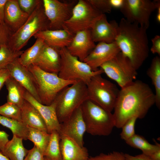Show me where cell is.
I'll return each mask as SVG.
<instances>
[{"instance_id":"f546056e","label":"cell","mask_w":160,"mask_h":160,"mask_svg":"<svg viewBox=\"0 0 160 160\" xmlns=\"http://www.w3.org/2000/svg\"><path fill=\"white\" fill-rule=\"evenodd\" d=\"M50 134L49 143L44 153V157L46 160H62L60 134L55 131Z\"/></svg>"},{"instance_id":"9a60e30c","label":"cell","mask_w":160,"mask_h":160,"mask_svg":"<svg viewBox=\"0 0 160 160\" xmlns=\"http://www.w3.org/2000/svg\"><path fill=\"white\" fill-rule=\"evenodd\" d=\"M86 132L85 124L81 107L77 109L66 120L60 123L59 134L66 135L84 146V135Z\"/></svg>"},{"instance_id":"7bdbcfd3","label":"cell","mask_w":160,"mask_h":160,"mask_svg":"<svg viewBox=\"0 0 160 160\" xmlns=\"http://www.w3.org/2000/svg\"><path fill=\"white\" fill-rule=\"evenodd\" d=\"M9 135L4 131L0 130V152L9 141Z\"/></svg>"},{"instance_id":"83f0119b","label":"cell","mask_w":160,"mask_h":160,"mask_svg":"<svg viewBox=\"0 0 160 160\" xmlns=\"http://www.w3.org/2000/svg\"><path fill=\"white\" fill-rule=\"evenodd\" d=\"M125 142L130 146L141 150L142 153L148 156L160 148V144L155 141V144H151L143 136L136 134Z\"/></svg>"},{"instance_id":"5bb4252c","label":"cell","mask_w":160,"mask_h":160,"mask_svg":"<svg viewBox=\"0 0 160 160\" xmlns=\"http://www.w3.org/2000/svg\"><path fill=\"white\" fill-rule=\"evenodd\" d=\"M118 23L115 20L109 22L105 14H102L95 21L90 29L91 35L95 42L111 43L115 41Z\"/></svg>"},{"instance_id":"c3c4849f","label":"cell","mask_w":160,"mask_h":160,"mask_svg":"<svg viewBox=\"0 0 160 160\" xmlns=\"http://www.w3.org/2000/svg\"><path fill=\"white\" fill-rule=\"evenodd\" d=\"M0 160H9L7 157L0 153Z\"/></svg>"},{"instance_id":"7c38bea8","label":"cell","mask_w":160,"mask_h":160,"mask_svg":"<svg viewBox=\"0 0 160 160\" xmlns=\"http://www.w3.org/2000/svg\"><path fill=\"white\" fill-rule=\"evenodd\" d=\"M45 15L49 22L50 30L63 29L64 23L71 17L77 1L43 0Z\"/></svg>"},{"instance_id":"603a6c76","label":"cell","mask_w":160,"mask_h":160,"mask_svg":"<svg viewBox=\"0 0 160 160\" xmlns=\"http://www.w3.org/2000/svg\"><path fill=\"white\" fill-rule=\"evenodd\" d=\"M21 109V121L28 127L48 133L45 121L32 104L25 100Z\"/></svg>"},{"instance_id":"d6a6232c","label":"cell","mask_w":160,"mask_h":160,"mask_svg":"<svg viewBox=\"0 0 160 160\" xmlns=\"http://www.w3.org/2000/svg\"><path fill=\"white\" fill-rule=\"evenodd\" d=\"M0 115L21 121L20 108L7 102L0 106Z\"/></svg>"},{"instance_id":"ab89813d","label":"cell","mask_w":160,"mask_h":160,"mask_svg":"<svg viewBox=\"0 0 160 160\" xmlns=\"http://www.w3.org/2000/svg\"><path fill=\"white\" fill-rule=\"evenodd\" d=\"M152 45L150 49L151 52L153 54H157L160 56V36L156 35L151 39Z\"/></svg>"},{"instance_id":"9c48e42d","label":"cell","mask_w":160,"mask_h":160,"mask_svg":"<svg viewBox=\"0 0 160 160\" xmlns=\"http://www.w3.org/2000/svg\"><path fill=\"white\" fill-rule=\"evenodd\" d=\"M102 14L88 0H79L73 8L71 17L64 23L63 29L73 35L78 32L90 29Z\"/></svg>"},{"instance_id":"3957f363","label":"cell","mask_w":160,"mask_h":160,"mask_svg":"<svg viewBox=\"0 0 160 160\" xmlns=\"http://www.w3.org/2000/svg\"><path fill=\"white\" fill-rule=\"evenodd\" d=\"M86 132L94 136H107L115 127L113 114L87 99L81 106Z\"/></svg>"},{"instance_id":"52a82bcc","label":"cell","mask_w":160,"mask_h":160,"mask_svg":"<svg viewBox=\"0 0 160 160\" xmlns=\"http://www.w3.org/2000/svg\"><path fill=\"white\" fill-rule=\"evenodd\" d=\"M61 65L58 75L66 80L81 81L86 85L94 76L103 73L100 68L94 71L84 62L71 55L66 48L59 49Z\"/></svg>"},{"instance_id":"e575fe53","label":"cell","mask_w":160,"mask_h":160,"mask_svg":"<svg viewBox=\"0 0 160 160\" xmlns=\"http://www.w3.org/2000/svg\"><path fill=\"white\" fill-rule=\"evenodd\" d=\"M88 160H126L124 153L121 152L113 151L106 154L101 153L95 156H90Z\"/></svg>"},{"instance_id":"f35d334b","label":"cell","mask_w":160,"mask_h":160,"mask_svg":"<svg viewBox=\"0 0 160 160\" xmlns=\"http://www.w3.org/2000/svg\"><path fill=\"white\" fill-rule=\"evenodd\" d=\"M24 160H46L43 153L36 146L28 152Z\"/></svg>"},{"instance_id":"d6986e66","label":"cell","mask_w":160,"mask_h":160,"mask_svg":"<svg viewBox=\"0 0 160 160\" xmlns=\"http://www.w3.org/2000/svg\"><path fill=\"white\" fill-rule=\"evenodd\" d=\"M10 76L19 83L35 99L40 103L33 76L27 68L16 60L6 68Z\"/></svg>"},{"instance_id":"277c9868","label":"cell","mask_w":160,"mask_h":160,"mask_svg":"<svg viewBox=\"0 0 160 160\" xmlns=\"http://www.w3.org/2000/svg\"><path fill=\"white\" fill-rule=\"evenodd\" d=\"M27 68L34 78L40 103L45 105L51 104L62 90L77 81L63 79L58 74L45 72L33 63Z\"/></svg>"},{"instance_id":"5b68a950","label":"cell","mask_w":160,"mask_h":160,"mask_svg":"<svg viewBox=\"0 0 160 160\" xmlns=\"http://www.w3.org/2000/svg\"><path fill=\"white\" fill-rule=\"evenodd\" d=\"M49 27V22L45 15L41 0L23 25L12 34L8 45L15 51H20L34 34L50 29Z\"/></svg>"},{"instance_id":"ffe728a7","label":"cell","mask_w":160,"mask_h":160,"mask_svg":"<svg viewBox=\"0 0 160 160\" xmlns=\"http://www.w3.org/2000/svg\"><path fill=\"white\" fill-rule=\"evenodd\" d=\"M60 145L62 160H88L87 148L80 145L74 139L63 134H60Z\"/></svg>"},{"instance_id":"6da1fadb","label":"cell","mask_w":160,"mask_h":160,"mask_svg":"<svg viewBox=\"0 0 160 160\" xmlns=\"http://www.w3.org/2000/svg\"><path fill=\"white\" fill-rule=\"evenodd\" d=\"M155 102V93L148 84L141 81H134L121 88L113 109L115 127L121 128L133 116L144 118Z\"/></svg>"},{"instance_id":"1f68e13d","label":"cell","mask_w":160,"mask_h":160,"mask_svg":"<svg viewBox=\"0 0 160 160\" xmlns=\"http://www.w3.org/2000/svg\"><path fill=\"white\" fill-rule=\"evenodd\" d=\"M23 52L15 51L8 44L2 45L0 47V70L6 68L8 65L17 60Z\"/></svg>"},{"instance_id":"484cf974","label":"cell","mask_w":160,"mask_h":160,"mask_svg":"<svg viewBox=\"0 0 160 160\" xmlns=\"http://www.w3.org/2000/svg\"><path fill=\"white\" fill-rule=\"evenodd\" d=\"M151 79L155 89V104L160 108V57L157 56L152 60L151 65L146 72Z\"/></svg>"},{"instance_id":"f6af8a7d","label":"cell","mask_w":160,"mask_h":160,"mask_svg":"<svg viewBox=\"0 0 160 160\" xmlns=\"http://www.w3.org/2000/svg\"><path fill=\"white\" fill-rule=\"evenodd\" d=\"M112 8H119L122 6L124 0H110Z\"/></svg>"},{"instance_id":"e0dca14e","label":"cell","mask_w":160,"mask_h":160,"mask_svg":"<svg viewBox=\"0 0 160 160\" xmlns=\"http://www.w3.org/2000/svg\"><path fill=\"white\" fill-rule=\"evenodd\" d=\"M33 64L45 72L58 74L61 65L59 49L45 43Z\"/></svg>"},{"instance_id":"4fadbf2b","label":"cell","mask_w":160,"mask_h":160,"mask_svg":"<svg viewBox=\"0 0 160 160\" xmlns=\"http://www.w3.org/2000/svg\"><path fill=\"white\" fill-rule=\"evenodd\" d=\"M120 50L116 42H98L83 62L88 64L92 70L99 69L101 65L112 59Z\"/></svg>"},{"instance_id":"8992f818","label":"cell","mask_w":160,"mask_h":160,"mask_svg":"<svg viewBox=\"0 0 160 160\" xmlns=\"http://www.w3.org/2000/svg\"><path fill=\"white\" fill-rule=\"evenodd\" d=\"M87 99V85L81 81H77L62 90L54 101L60 123L68 119Z\"/></svg>"},{"instance_id":"4316f807","label":"cell","mask_w":160,"mask_h":160,"mask_svg":"<svg viewBox=\"0 0 160 160\" xmlns=\"http://www.w3.org/2000/svg\"><path fill=\"white\" fill-rule=\"evenodd\" d=\"M43 40L36 39L34 44L30 47L23 51L18 59L19 63L25 67L33 63L40 54L44 44Z\"/></svg>"},{"instance_id":"44dd1931","label":"cell","mask_w":160,"mask_h":160,"mask_svg":"<svg viewBox=\"0 0 160 160\" xmlns=\"http://www.w3.org/2000/svg\"><path fill=\"white\" fill-rule=\"evenodd\" d=\"M74 35L65 29H48L34 34L35 39H41L45 43L58 49L66 48L70 44Z\"/></svg>"},{"instance_id":"f1b7e54d","label":"cell","mask_w":160,"mask_h":160,"mask_svg":"<svg viewBox=\"0 0 160 160\" xmlns=\"http://www.w3.org/2000/svg\"><path fill=\"white\" fill-rule=\"evenodd\" d=\"M0 124L9 129L13 135L24 140L28 139V127L21 121L0 115Z\"/></svg>"},{"instance_id":"30bf717a","label":"cell","mask_w":160,"mask_h":160,"mask_svg":"<svg viewBox=\"0 0 160 160\" xmlns=\"http://www.w3.org/2000/svg\"><path fill=\"white\" fill-rule=\"evenodd\" d=\"M106 75L123 88L136 79L137 70L129 60L121 52L100 68Z\"/></svg>"},{"instance_id":"74e56055","label":"cell","mask_w":160,"mask_h":160,"mask_svg":"<svg viewBox=\"0 0 160 160\" xmlns=\"http://www.w3.org/2000/svg\"><path fill=\"white\" fill-rule=\"evenodd\" d=\"M12 33L5 24L0 23V47L3 45L8 44Z\"/></svg>"},{"instance_id":"8d00e7d4","label":"cell","mask_w":160,"mask_h":160,"mask_svg":"<svg viewBox=\"0 0 160 160\" xmlns=\"http://www.w3.org/2000/svg\"><path fill=\"white\" fill-rule=\"evenodd\" d=\"M20 9L29 15L31 14L41 0H17Z\"/></svg>"},{"instance_id":"bcb514c9","label":"cell","mask_w":160,"mask_h":160,"mask_svg":"<svg viewBox=\"0 0 160 160\" xmlns=\"http://www.w3.org/2000/svg\"><path fill=\"white\" fill-rule=\"evenodd\" d=\"M149 156L152 160H160V148L155 151Z\"/></svg>"},{"instance_id":"4dcf8cb0","label":"cell","mask_w":160,"mask_h":160,"mask_svg":"<svg viewBox=\"0 0 160 160\" xmlns=\"http://www.w3.org/2000/svg\"><path fill=\"white\" fill-rule=\"evenodd\" d=\"M28 139L31 141L43 153L49 143L50 134L38 129L29 127Z\"/></svg>"},{"instance_id":"ee69618b","label":"cell","mask_w":160,"mask_h":160,"mask_svg":"<svg viewBox=\"0 0 160 160\" xmlns=\"http://www.w3.org/2000/svg\"><path fill=\"white\" fill-rule=\"evenodd\" d=\"M7 0H0V23L5 24L4 12L6 3Z\"/></svg>"},{"instance_id":"60d3db41","label":"cell","mask_w":160,"mask_h":160,"mask_svg":"<svg viewBox=\"0 0 160 160\" xmlns=\"http://www.w3.org/2000/svg\"><path fill=\"white\" fill-rule=\"evenodd\" d=\"M124 155L126 160H152L149 156L143 153L134 156L126 153Z\"/></svg>"},{"instance_id":"7402d4cb","label":"cell","mask_w":160,"mask_h":160,"mask_svg":"<svg viewBox=\"0 0 160 160\" xmlns=\"http://www.w3.org/2000/svg\"><path fill=\"white\" fill-rule=\"evenodd\" d=\"M29 16L20 9L17 0H7L5 7L4 21L12 33L23 25Z\"/></svg>"},{"instance_id":"7a4b0ae2","label":"cell","mask_w":160,"mask_h":160,"mask_svg":"<svg viewBox=\"0 0 160 160\" xmlns=\"http://www.w3.org/2000/svg\"><path fill=\"white\" fill-rule=\"evenodd\" d=\"M147 29L124 18L118 24L115 42L121 52L129 60L136 70L149 55Z\"/></svg>"},{"instance_id":"2e32d148","label":"cell","mask_w":160,"mask_h":160,"mask_svg":"<svg viewBox=\"0 0 160 160\" xmlns=\"http://www.w3.org/2000/svg\"><path fill=\"white\" fill-rule=\"evenodd\" d=\"M96 45L92 40L90 29H89L76 33L66 48L71 55L83 62Z\"/></svg>"},{"instance_id":"7dc6e473","label":"cell","mask_w":160,"mask_h":160,"mask_svg":"<svg viewBox=\"0 0 160 160\" xmlns=\"http://www.w3.org/2000/svg\"><path fill=\"white\" fill-rule=\"evenodd\" d=\"M156 5V9L157 10V13L156 16L157 21L160 23V0H155Z\"/></svg>"},{"instance_id":"8fae6325","label":"cell","mask_w":160,"mask_h":160,"mask_svg":"<svg viewBox=\"0 0 160 160\" xmlns=\"http://www.w3.org/2000/svg\"><path fill=\"white\" fill-rule=\"evenodd\" d=\"M120 9L127 21L148 29L151 16L156 9V5L155 0H124Z\"/></svg>"},{"instance_id":"b9f144b4","label":"cell","mask_w":160,"mask_h":160,"mask_svg":"<svg viewBox=\"0 0 160 160\" xmlns=\"http://www.w3.org/2000/svg\"><path fill=\"white\" fill-rule=\"evenodd\" d=\"M10 76L9 72L7 68L0 70V90L7 79Z\"/></svg>"},{"instance_id":"836d02e7","label":"cell","mask_w":160,"mask_h":160,"mask_svg":"<svg viewBox=\"0 0 160 160\" xmlns=\"http://www.w3.org/2000/svg\"><path fill=\"white\" fill-rule=\"evenodd\" d=\"M137 116H133L127 120L121 128L122 131L120 135L121 138L125 141L134 136L135 134V126L137 120Z\"/></svg>"},{"instance_id":"ac0fdd59","label":"cell","mask_w":160,"mask_h":160,"mask_svg":"<svg viewBox=\"0 0 160 160\" xmlns=\"http://www.w3.org/2000/svg\"><path fill=\"white\" fill-rule=\"evenodd\" d=\"M24 98L38 111L45 121L48 133L51 134L52 132L55 131L60 133V123L57 116L55 102L49 105H43L35 99L27 91L25 94Z\"/></svg>"},{"instance_id":"ba28073f","label":"cell","mask_w":160,"mask_h":160,"mask_svg":"<svg viewBox=\"0 0 160 160\" xmlns=\"http://www.w3.org/2000/svg\"><path fill=\"white\" fill-rule=\"evenodd\" d=\"M87 87L88 99L112 112L119 91L116 85L98 74L91 78Z\"/></svg>"},{"instance_id":"d590c367","label":"cell","mask_w":160,"mask_h":160,"mask_svg":"<svg viewBox=\"0 0 160 160\" xmlns=\"http://www.w3.org/2000/svg\"><path fill=\"white\" fill-rule=\"evenodd\" d=\"M90 3L102 14L109 13L112 7L110 0H88Z\"/></svg>"},{"instance_id":"d4e9b609","label":"cell","mask_w":160,"mask_h":160,"mask_svg":"<svg viewBox=\"0 0 160 160\" xmlns=\"http://www.w3.org/2000/svg\"><path fill=\"white\" fill-rule=\"evenodd\" d=\"M5 84L8 92L7 102L13 104L20 108L25 100L24 96L26 90L11 76L7 79Z\"/></svg>"},{"instance_id":"cb8c5ba5","label":"cell","mask_w":160,"mask_h":160,"mask_svg":"<svg viewBox=\"0 0 160 160\" xmlns=\"http://www.w3.org/2000/svg\"><path fill=\"white\" fill-rule=\"evenodd\" d=\"M23 140L13 135L12 138L9 140L0 153L9 160H24L29 150L24 147Z\"/></svg>"}]
</instances>
